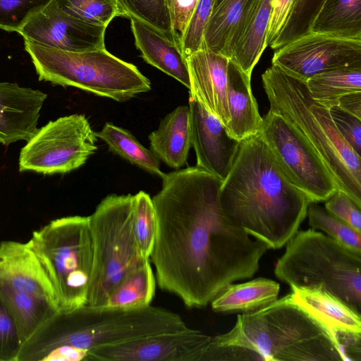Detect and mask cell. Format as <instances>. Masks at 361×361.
Wrapping results in <instances>:
<instances>
[{
	"label": "cell",
	"instance_id": "obj_1",
	"mask_svg": "<svg viewBox=\"0 0 361 361\" xmlns=\"http://www.w3.org/2000/svg\"><path fill=\"white\" fill-rule=\"evenodd\" d=\"M152 199L157 233L149 260L159 288L188 307H206L228 284L250 279L268 247L224 214L222 180L195 166L164 173Z\"/></svg>",
	"mask_w": 361,
	"mask_h": 361
},
{
	"label": "cell",
	"instance_id": "obj_2",
	"mask_svg": "<svg viewBox=\"0 0 361 361\" xmlns=\"http://www.w3.org/2000/svg\"><path fill=\"white\" fill-rule=\"evenodd\" d=\"M219 201L231 221L274 250L299 230L311 203L282 172L260 133L240 141Z\"/></svg>",
	"mask_w": 361,
	"mask_h": 361
},
{
	"label": "cell",
	"instance_id": "obj_3",
	"mask_svg": "<svg viewBox=\"0 0 361 361\" xmlns=\"http://www.w3.org/2000/svg\"><path fill=\"white\" fill-rule=\"evenodd\" d=\"M181 317L151 305L138 308L82 305L58 311L24 343L17 361H87L88 352L186 329Z\"/></svg>",
	"mask_w": 361,
	"mask_h": 361
},
{
	"label": "cell",
	"instance_id": "obj_4",
	"mask_svg": "<svg viewBox=\"0 0 361 361\" xmlns=\"http://www.w3.org/2000/svg\"><path fill=\"white\" fill-rule=\"evenodd\" d=\"M209 345L230 348L240 360H346L331 334L295 304L290 293L238 314L233 327L212 337Z\"/></svg>",
	"mask_w": 361,
	"mask_h": 361
},
{
	"label": "cell",
	"instance_id": "obj_5",
	"mask_svg": "<svg viewBox=\"0 0 361 361\" xmlns=\"http://www.w3.org/2000/svg\"><path fill=\"white\" fill-rule=\"evenodd\" d=\"M269 111L289 121L323 161L338 189L361 207V158L336 128L329 108L313 99L305 81L272 65L262 75Z\"/></svg>",
	"mask_w": 361,
	"mask_h": 361
},
{
	"label": "cell",
	"instance_id": "obj_6",
	"mask_svg": "<svg viewBox=\"0 0 361 361\" xmlns=\"http://www.w3.org/2000/svg\"><path fill=\"white\" fill-rule=\"evenodd\" d=\"M274 274L290 288H321L361 314V252L321 231L298 230Z\"/></svg>",
	"mask_w": 361,
	"mask_h": 361
},
{
	"label": "cell",
	"instance_id": "obj_7",
	"mask_svg": "<svg viewBox=\"0 0 361 361\" xmlns=\"http://www.w3.org/2000/svg\"><path fill=\"white\" fill-rule=\"evenodd\" d=\"M39 80L74 87L97 96L126 102L151 90V82L133 63L106 48L69 51L24 39Z\"/></svg>",
	"mask_w": 361,
	"mask_h": 361
},
{
	"label": "cell",
	"instance_id": "obj_8",
	"mask_svg": "<svg viewBox=\"0 0 361 361\" xmlns=\"http://www.w3.org/2000/svg\"><path fill=\"white\" fill-rule=\"evenodd\" d=\"M27 243L52 285L59 311L87 305L93 267L89 216L52 220Z\"/></svg>",
	"mask_w": 361,
	"mask_h": 361
},
{
	"label": "cell",
	"instance_id": "obj_9",
	"mask_svg": "<svg viewBox=\"0 0 361 361\" xmlns=\"http://www.w3.org/2000/svg\"><path fill=\"white\" fill-rule=\"evenodd\" d=\"M133 197L107 195L89 216L93 267L87 305H105L112 290L126 274L149 262L135 239Z\"/></svg>",
	"mask_w": 361,
	"mask_h": 361
},
{
	"label": "cell",
	"instance_id": "obj_10",
	"mask_svg": "<svg viewBox=\"0 0 361 361\" xmlns=\"http://www.w3.org/2000/svg\"><path fill=\"white\" fill-rule=\"evenodd\" d=\"M97 136L82 114L49 121L20 153L19 171L52 175L82 166L97 149Z\"/></svg>",
	"mask_w": 361,
	"mask_h": 361
},
{
	"label": "cell",
	"instance_id": "obj_11",
	"mask_svg": "<svg viewBox=\"0 0 361 361\" xmlns=\"http://www.w3.org/2000/svg\"><path fill=\"white\" fill-rule=\"evenodd\" d=\"M259 133L282 172L311 202H325L338 189L321 158L283 116L269 110Z\"/></svg>",
	"mask_w": 361,
	"mask_h": 361
},
{
	"label": "cell",
	"instance_id": "obj_12",
	"mask_svg": "<svg viewBox=\"0 0 361 361\" xmlns=\"http://www.w3.org/2000/svg\"><path fill=\"white\" fill-rule=\"evenodd\" d=\"M271 63L306 81L329 70L361 66V39L310 32L274 50Z\"/></svg>",
	"mask_w": 361,
	"mask_h": 361
},
{
	"label": "cell",
	"instance_id": "obj_13",
	"mask_svg": "<svg viewBox=\"0 0 361 361\" xmlns=\"http://www.w3.org/2000/svg\"><path fill=\"white\" fill-rule=\"evenodd\" d=\"M212 337L185 329L145 336L88 352L87 361H200Z\"/></svg>",
	"mask_w": 361,
	"mask_h": 361
},
{
	"label": "cell",
	"instance_id": "obj_14",
	"mask_svg": "<svg viewBox=\"0 0 361 361\" xmlns=\"http://www.w3.org/2000/svg\"><path fill=\"white\" fill-rule=\"evenodd\" d=\"M290 289L291 300L331 334L346 360L360 359L361 314L321 288Z\"/></svg>",
	"mask_w": 361,
	"mask_h": 361
},
{
	"label": "cell",
	"instance_id": "obj_15",
	"mask_svg": "<svg viewBox=\"0 0 361 361\" xmlns=\"http://www.w3.org/2000/svg\"><path fill=\"white\" fill-rule=\"evenodd\" d=\"M106 27L91 25L73 18L51 3L18 32L24 39L69 51L105 47Z\"/></svg>",
	"mask_w": 361,
	"mask_h": 361
},
{
	"label": "cell",
	"instance_id": "obj_16",
	"mask_svg": "<svg viewBox=\"0 0 361 361\" xmlns=\"http://www.w3.org/2000/svg\"><path fill=\"white\" fill-rule=\"evenodd\" d=\"M188 102L196 166L223 181L231 169L240 141L231 137L221 121L196 99L190 96Z\"/></svg>",
	"mask_w": 361,
	"mask_h": 361
},
{
	"label": "cell",
	"instance_id": "obj_17",
	"mask_svg": "<svg viewBox=\"0 0 361 361\" xmlns=\"http://www.w3.org/2000/svg\"><path fill=\"white\" fill-rule=\"evenodd\" d=\"M190 78V96L227 127L228 69L230 59L202 48L185 57Z\"/></svg>",
	"mask_w": 361,
	"mask_h": 361
},
{
	"label": "cell",
	"instance_id": "obj_18",
	"mask_svg": "<svg viewBox=\"0 0 361 361\" xmlns=\"http://www.w3.org/2000/svg\"><path fill=\"white\" fill-rule=\"evenodd\" d=\"M47 97L39 90L0 82V144L27 142L36 134L40 109Z\"/></svg>",
	"mask_w": 361,
	"mask_h": 361
},
{
	"label": "cell",
	"instance_id": "obj_19",
	"mask_svg": "<svg viewBox=\"0 0 361 361\" xmlns=\"http://www.w3.org/2000/svg\"><path fill=\"white\" fill-rule=\"evenodd\" d=\"M0 284L57 306L52 285L27 243L6 240L0 243Z\"/></svg>",
	"mask_w": 361,
	"mask_h": 361
},
{
	"label": "cell",
	"instance_id": "obj_20",
	"mask_svg": "<svg viewBox=\"0 0 361 361\" xmlns=\"http://www.w3.org/2000/svg\"><path fill=\"white\" fill-rule=\"evenodd\" d=\"M273 0H252L232 39L228 57L251 76L266 47Z\"/></svg>",
	"mask_w": 361,
	"mask_h": 361
},
{
	"label": "cell",
	"instance_id": "obj_21",
	"mask_svg": "<svg viewBox=\"0 0 361 361\" xmlns=\"http://www.w3.org/2000/svg\"><path fill=\"white\" fill-rule=\"evenodd\" d=\"M129 19L135 44L142 59L190 89L188 66L180 46L139 20Z\"/></svg>",
	"mask_w": 361,
	"mask_h": 361
},
{
	"label": "cell",
	"instance_id": "obj_22",
	"mask_svg": "<svg viewBox=\"0 0 361 361\" xmlns=\"http://www.w3.org/2000/svg\"><path fill=\"white\" fill-rule=\"evenodd\" d=\"M250 77L230 59L228 69L230 121L226 130L231 137L239 141L258 134L262 123L251 90Z\"/></svg>",
	"mask_w": 361,
	"mask_h": 361
},
{
	"label": "cell",
	"instance_id": "obj_23",
	"mask_svg": "<svg viewBox=\"0 0 361 361\" xmlns=\"http://www.w3.org/2000/svg\"><path fill=\"white\" fill-rule=\"evenodd\" d=\"M149 141L150 150L169 167L178 170L184 166L192 146L189 106H179L168 114Z\"/></svg>",
	"mask_w": 361,
	"mask_h": 361
},
{
	"label": "cell",
	"instance_id": "obj_24",
	"mask_svg": "<svg viewBox=\"0 0 361 361\" xmlns=\"http://www.w3.org/2000/svg\"><path fill=\"white\" fill-rule=\"evenodd\" d=\"M279 290V283L259 277L241 283L228 284L210 303L215 312H248L274 302Z\"/></svg>",
	"mask_w": 361,
	"mask_h": 361
},
{
	"label": "cell",
	"instance_id": "obj_25",
	"mask_svg": "<svg viewBox=\"0 0 361 361\" xmlns=\"http://www.w3.org/2000/svg\"><path fill=\"white\" fill-rule=\"evenodd\" d=\"M252 1L220 0L215 4L204 32L202 48L228 57L233 36Z\"/></svg>",
	"mask_w": 361,
	"mask_h": 361
},
{
	"label": "cell",
	"instance_id": "obj_26",
	"mask_svg": "<svg viewBox=\"0 0 361 361\" xmlns=\"http://www.w3.org/2000/svg\"><path fill=\"white\" fill-rule=\"evenodd\" d=\"M310 32L361 39V0H324Z\"/></svg>",
	"mask_w": 361,
	"mask_h": 361
},
{
	"label": "cell",
	"instance_id": "obj_27",
	"mask_svg": "<svg viewBox=\"0 0 361 361\" xmlns=\"http://www.w3.org/2000/svg\"><path fill=\"white\" fill-rule=\"evenodd\" d=\"M312 98L330 108L342 96L361 92V66H345L315 74L306 81Z\"/></svg>",
	"mask_w": 361,
	"mask_h": 361
},
{
	"label": "cell",
	"instance_id": "obj_28",
	"mask_svg": "<svg viewBox=\"0 0 361 361\" xmlns=\"http://www.w3.org/2000/svg\"><path fill=\"white\" fill-rule=\"evenodd\" d=\"M157 281L150 262L126 274L109 294L105 306L138 308L151 304Z\"/></svg>",
	"mask_w": 361,
	"mask_h": 361
},
{
	"label": "cell",
	"instance_id": "obj_29",
	"mask_svg": "<svg viewBox=\"0 0 361 361\" xmlns=\"http://www.w3.org/2000/svg\"><path fill=\"white\" fill-rule=\"evenodd\" d=\"M114 154L118 155L142 169L159 176L164 175L160 169V160L150 150L143 147L127 130L111 123H106L97 133Z\"/></svg>",
	"mask_w": 361,
	"mask_h": 361
},
{
	"label": "cell",
	"instance_id": "obj_30",
	"mask_svg": "<svg viewBox=\"0 0 361 361\" xmlns=\"http://www.w3.org/2000/svg\"><path fill=\"white\" fill-rule=\"evenodd\" d=\"M63 13L87 23L107 27L116 17H126L118 0H52Z\"/></svg>",
	"mask_w": 361,
	"mask_h": 361
},
{
	"label": "cell",
	"instance_id": "obj_31",
	"mask_svg": "<svg viewBox=\"0 0 361 361\" xmlns=\"http://www.w3.org/2000/svg\"><path fill=\"white\" fill-rule=\"evenodd\" d=\"M126 18H134L179 44L173 30L167 0H118Z\"/></svg>",
	"mask_w": 361,
	"mask_h": 361
},
{
	"label": "cell",
	"instance_id": "obj_32",
	"mask_svg": "<svg viewBox=\"0 0 361 361\" xmlns=\"http://www.w3.org/2000/svg\"><path fill=\"white\" fill-rule=\"evenodd\" d=\"M132 223L137 245L142 255L149 259L157 224L152 199L144 191H140L133 197Z\"/></svg>",
	"mask_w": 361,
	"mask_h": 361
},
{
	"label": "cell",
	"instance_id": "obj_33",
	"mask_svg": "<svg viewBox=\"0 0 361 361\" xmlns=\"http://www.w3.org/2000/svg\"><path fill=\"white\" fill-rule=\"evenodd\" d=\"M307 215L311 228L319 231L348 247L361 252V232L333 215L324 207L311 202Z\"/></svg>",
	"mask_w": 361,
	"mask_h": 361
},
{
	"label": "cell",
	"instance_id": "obj_34",
	"mask_svg": "<svg viewBox=\"0 0 361 361\" xmlns=\"http://www.w3.org/2000/svg\"><path fill=\"white\" fill-rule=\"evenodd\" d=\"M324 0H295L281 34L270 46L276 50L310 32L312 21Z\"/></svg>",
	"mask_w": 361,
	"mask_h": 361
},
{
	"label": "cell",
	"instance_id": "obj_35",
	"mask_svg": "<svg viewBox=\"0 0 361 361\" xmlns=\"http://www.w3.org/2000/svg\"><path fill=\"white\" fill-rule=\"evenodd\" d=\"M52 0H0V30L19 32Z\"/></svg>",
	"mask_w": 361,
	"mask_h": 361
},
{
	"label": "cell",
	"instance_id": "obj_36",
	"mask_svg": "<svg viewBox=\"0 0 361 361\" xmlns=\"http://www.w3.org/2000/svg\"><path fill=\"white\" fill-rule=\"evenodd\" d=\"M214 0H199L180 40L185 57L202 48L204 32Z\"/></svg>",
	"mask_w": 361,
	"mask_h": 361
},
{
	"label": "cell",
	"instance_id": "obj_37",
	"mask_svg": "<svg viewBox=\"0 0 361 361\" xmlns=\"http://www.w3.org/2000/svg\"><path fill=\"white\" fill-rule=\"evenodd\" d=\"M23 344L16 320L0 297V361H17Z\"/></svg>",
	"mask_w": 361,
	"mask_h": 361
},
{
	"label": "cell",
	"instance_id": "obj_38",
	"mask_svg": "<svg viewBox=\"0 0 361 361\" xmlns=\"http://www.w3.org/2000/svg\"><path fill=\"white\" fill-rule=\"evenodd\" d=\"M325 209L361 232L360 208L345 192L337 189L326 201Z\"/></svg>",
	"mask_w": 361,
	"mask_h": 361
},
{
	"label": "cell",
	"instance_id": "obj_39",
	"mask_svg": "<svg viewBox=\"0 0 361 361\" xmlns=\"http://www.w3.org/2000/svg\"><path fill=\"white\" fill-rule=\"evenodd\" d=\"M331 118L347 143L361 155V119L343 111L337 105L329 108Z\"/></svg>",
	"mask_w": 361,
	"mask_h": 361
},
{
	"label": "cell",
	"instance_id": "obj_40",
	"mask_svg": "<svg viewBox=\"0 0 361 361\" xmlns=\"http://www.w3.org/2000/svg\"><path fill=\"white\" fill-rule=\"evenodd\" d=\"M295 0H273L266 33V47H269L281 34L291 13Z\"/></svg>",
	"mask_w": 361,
	"mask_h": 361
},
{
	"label": "cell",
	"instance_id": "obj_41",
	"mask_svg": "<svg viewBox=\"0 0 361 361\" xmlns=\"http://www.w3.org/2000/svg\"><path fill=\"white\" fill-rule=\"evenodd\" d=\"M171 24L180 44V38L199 0H167Z\"/></svg>",
	"mask_w": 361,
	"mask_h": 361
},
{
	"label": "cell",
	"instance_id": "obj_42",
	"mask_svg": "<svg viewBox=\"0 0 361 361\" xmlns=\"http://www.w3.org/2000/svg\"><path fill=\"white\" fill-rule=\"evenodd\" d=\"M337 106L361 119V92L346 94L340 97Z\"/></svg>",
	"mask_w": 361,
	"mask_h": 361
},
{
	"label": "cell",
	"instance_id": "obj_43",
	"mask_svg": "<svg viewBox=\"0 0 361 361\" xmlns=\"http://www.w3.org/2000/svg\"><path fill=\"white\" fill-rule=\"evenodd\" d=\"M220 0H214V6Z\"/></svg>",
	"mask_w": 361,
	"mask_h": 361
}]
</instances>
